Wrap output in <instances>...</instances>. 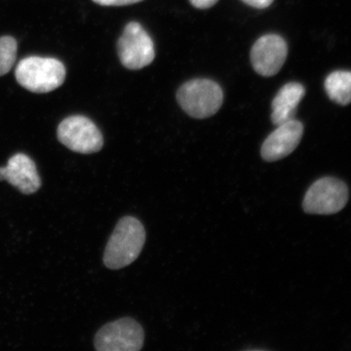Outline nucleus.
Segmentation results:
<instances>
[{
  "label": "nucleus",
  "mask_w": 351,
  "mask_h": 351,
  "mask_svg": "<svg viewBox=\"0 0 351 351\" xmlns=\"http://www.w3.org/2000/svg\"><path fill=\"white\" fill-rule=\"evenodd\" d=\"M145 242L143 223L133 217L120 219L108 240L104 263L110 269H120L137 260Z\"/></svg>",
  "instance_id": "f257e3e1"
},
{
  "label": "nucleus",
  "mask_w": 351,
  "mask_h": 351,
  "mask_svg": "<svg viewBox=\"0 0 351 351\" xmlns=\"http://www.w3.org/2000/svg\"><path fill=\"white\" fill-rule=\"evenodd\" d=\"M66 75V66L55 58L27 57L21 60L15 71L21 86L36 94L54 91L63 84Z\"/></svg>",
  "instance_id": "f03ea898"
},
{
  "label": "nucleus",
  "mask_w": 351,
  "mask_h": 351,
  "mask_svg": "<svg viewBox=\"0 0 351 351\" xmlns=\"http://www.w3.org/2000/svg\"><path fill=\"white\" fill-rule=\"evenodd\" d=\"M182 110L193 119H203L216 114L223 105L221 86L210 80H193L184 83L177 94Z\"/></svg>",
  "instance_id": "7ed1b4c3"
},
{
  "label": "nucleus",
  "mask_w": 351,
  "mask_h": 351,
  "mask_svg": "<svg viewBox=\"0 0 351 351\" xmlns=\"http://www.w3.org/2000/svg\"><path fill=\"white\" fill-rule=\"evenodd\" d=\"M57 137L71 151L83 154L100 152L104 145L100 129L83 115H73L64 119L58 127Z\"/></svg>",
  "instance_id": "20e7f679"
},
{
  "label": "nucleus",
  "mask_w": 351,
  "mask_h": 351,
  "mask_svg": "<svg viewBox=\"0 0 351 351\" xmlns=\"http://www.w3.org/2000/svg\"><path fill=\"white\" fill-rule=\"evenodd\" d=\"M145 332L132 318L108 323L95 337V348L99 351H138L142 350Z\"/></svg>",
  "instance_id": "39448f33"
},
{
  "label": "nucleus",
  "mask_w": 351,
  "mask_h": 351,
  "mask_svg": "<svg viewBox=\"0 0 351 351\" xmlns=\"http://www.w3.org/2000/svg\"><path fill=\"white\" fill-rule=\"evenodd\" d=\"M117 51L121 64L133 71L149 66L156 58L154 41L137 22L126 25L117 43Z\"/></svg>",
  "instance_id": "423d86ee"
},
{
  "label": "nucleus",
  "mask_w": 351,
  "mask_h": 351,
  "mask_svg": "<svg viewBox=\"0 0 351 351\" xmlns=\"http://www.w3.org/2000/svg\"><path fill=\"white\" fill-rule=\"evenodd\" d=\"M348 200V189L345 182L335 178H322L314 182L304 196V211L308 214L338 213Z\"/></svg>",
  "instance_id": "0eeeda50"
},
{
  "label": "nucleus",
  "mask_w": 351,
  "mask_h": 351,
  "mask_svg": "<svg viewBox=\"0 0 351 351\" xmlns=\"http://www.w3.org/2000/svg\"><path fill=\"white\" fill-rule=\"evenodd\" d=\"M287 43L278 34H265L251 50L252 66L262 76L276 75L287 59Z\"/></svg>",
  "instance_id": "6e6552de"
},
{
  "label": "nucleus",
  "mask_w": 351,
  "mask_h": 351,
  "mask_svg": "<svg viewBox=\"0 0 351 351\" xmlns=\"http://www.w3.org/2000/svg\"><path fill=\"white\" fill-rule=\"evenodd\" d=\"M304 134V125L295 119L277 126L265 138L261 149L263 160L274 162L288 156L297 149Z\"/></svg>",
  "instance_id": "1a4fd4ad"
},
{
  "label": "nucleus",
  "mask_w": 351,
  "mask_h": 351,
  "mask_svg": "<svg viewBox=\"0 0 351 351\" xmlns=\"http://www.w3.org/2000/svg\"><path fill=\"white\" fill-rule=\"evenodd\" d=\"M0 181H6L24 195H32L41 186L36 163L24 154H16L5 167H0Z\"/></svg>",
  "instance_id": "9d476101"
},
{
  "label": "nucleus",
  "mask_w": 351,
  "mask_h": 351,
  "mask_svg": "<svg viewBox=\"0 0 351 351\" xmlns=\"http://www.w3.org/2000/svg\"><path fill=\"white\" fill-rule=\"evenodd\" d=\"M306 93L301 83L290 82L284 85L272 101L271 121L274 125L294 119L295 110Z\"/></svg>",
  "instance_id": "9b49d317"
},
{
  "label": "nucleus",
  "mask_w": 351,
  "mask_h": 351,
  "mask_svg": "<svg viewBox=\"0 0 351 351\" xmlns=\"http://www.w3.org/2000/svg\"><path fill=\"white\" fill-rule=\"evenodd\" d=\"M329 98L341 106L351 103V71H334L325 80Z\"/></svg>",
  "instance_id": "f8f14e48"
},
{
  "label": "nucleus",
  "mask_w": 351,
  "mask_h": 351,
  "mask_svg": "<svg viewBox=\"0 0 351 351\" xmlns=\"http://www.w3.org/2000/svg\"><path fill=\"white\" fill-rule=\"evenodd\" d=\"M18 44L12 36L0 38V76L11 71L17 57Z\"/></svg>",
  "instance_id": "ddd939ff"
},
{
  "label": "nucleus",
  "mask_w": 351,
  "mask_h": 351,
  "mask_svg": "<svg viewBox=\"0 0 351 351\" xmlns=\"http://www.w3.org/2000/svg\"><path fill=\"white\" fill-rule=\"evenodd\" d=\"M93 1L103 6H125L138 3L143 0H93Z\"/></svg>",
  "instance_id": "4468645a"
},
{
  "label": "nucleus",
  "mask_w": 351,
  "mask_h": 351,
  "mask_svg": "<svg viewBox=\"0 0 351 351\" xmlns=\"http://www.w3.org/2000/svg\"><path fill=\"white\" fill-rule=\"evenodd\" d=\"M242 1L254 8L263 9L271 5L274 0H242Z\"/></svg>",
  "instance_id": "2eb2a0df"
},
{
  "label": "nucleus",
  "mask_w": 351,
  "mask_h": 351,
  "mask_svg": "<svg viewBox=\"0 0 351 351\" xmlns=\"http://www.w3.org/2000/svg\"><path fill=\"white\" fill-rule=\"evenodd\" d=\"M193 6L198 9H207L215 5L218 0H189Z\"/></svg>",
  "instance_id": "dca6fc26"
}]
</instances>
